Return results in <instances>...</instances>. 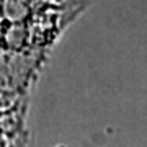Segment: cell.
<instances>
[{
  "label": "cell",
  "instance_id": "obj_1",
  "mask_svg": "<svg viewBox=\"0 0 147 147\" xmlns=\"http://www.w3.org/2000/svg\"><path fill=\"white\" fill-rule=\"evenodd\" d=\"M82 147H98V146H93V144H84Z\"/></svg>",
  "mask_w": 147,
  "mask_h": 147
}]
</instances>
